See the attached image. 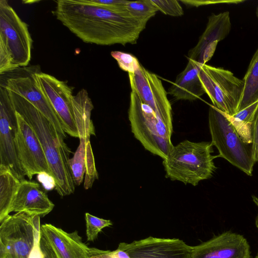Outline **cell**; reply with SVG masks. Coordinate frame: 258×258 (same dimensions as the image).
Here are the masks:
<instances>
[{
    "instance_id": "obj_16",
    "label": "cell",
    "mask_w": 258,
    "mask_h": 258,
    "mask_svg": "<svg viewBox=\"0 0 258 258\" xmlns=\"http://www.w3.org/2000/svg\"><path fill=\"white\" fill-rule=\"evenodd\" d=\"M192 258H251L249 244L242 235L228 231L192 246Z\"/></svg>"
},
{
    "instance_id": "obj_19",
    "label": "cell",
    "mask_w": 258,
    "mask_h": 258,
    "mask_svg": "<svg viewBox=\"0 0 258 258\" xmlns=\"http://www.w3.org/2000/svg\"><path fill=\"white\" fill-rule=\"evenodd\" d=\"M183 71L169 88L168 93L176 100L194 101L206 93L199 77L203 64L188 58Z\"/></svg>"
},
{
    "instance_id": "obj_32",
    "label": "cell",
    "mask_w": 258,
    "mask_h": 258,
    "mask_svg": "<svg viewBox=\"0 0 258 258\" xmlns=\"http://www.w3.org/2000/svg\"><path fill=\"white\" fill-rule=\"evenodd\" d=\"M180 2L182 3H183L184 5L190 6V7H198L199 6H204V5H211V4H215L217 3H238L242 2L243 1H230V2H227V1H194V0H181L180 1Z\"/></svg>"
},
{
    "instance_id": "obj_34",
    "label": "cell",
    "mask_w": 258,
    "mask_h": 258,
    "mask_svg": "<svg viewBox=\"0 0 258 258\" xmlns=\"http://www.w3.org/2000/svg\"><path fill=\"white\" fill-rule=\"evenodd\" d=\"M256 15L258 19V5H257V6L256 9Z\"/></svg>"
},
{
    "instance_id": "obj_31",
    "label": "cell",
    "mask_w": 258,
    "mask_h": 258,
    "mask_svg": "<svg viewBox=\"0 0 258 258\" xmlns=\"http://www.w3.org/2000/svg\"><path fill=\"white\" fill-rule=\"evenodd\" d=\"M251 154L254 163H258V109L253 123L252 131Z\"/></svg>"
},
{
    "instance_id": "obj_29",
    "label": "cell",
    "mask_w": 258,
    "mask_h": 258,
    "mask_svg": "<svg viewBox=\"0 0 258 258\" xmlns=\"http://www.w3.org/2000/svg\"><path fill=\"white\" fill-rule=\"evenodd\" d=\"M40 216L35 217V239L32 249L28 258H43L40 245Z\"/></svg>"
},
{
    "instance_id": "obj_24",
    "label": "cell",
    "mask_w": 258,
    "mask_h": 258,
    "mask_svg": "<svg viewBox=\"0 0 258 258\" xmlns=\"http://www.w3.org/2000/svg\"><path fill=\"white\" fill-rule=\"evenodd\" d=\"M20 181L8 168L0 165V221L10 215V207Z\"/></svg>"
},
{
    "instance_id": "obj_26",
    "label": "cell",
    "mask_w": 258,
    "mask_h": 258,
    "mask_svg": "<svg viewBox=\"0 0 258 258\" xmlns=\"http://www.w3.org/2000/svg\"><path fill=\"white\" fill-rule=\"evenodd\" d=\"M86 235L88 241H94L102 229L112 225L109 220H105L95 217L88 213L85 214Z\"/></svg>"
},
{
    "instance_id": "obj_5",
    "label": "cell",
    "mask_w": 258,
    "mask_h": 258,
    "mask_svg": "<svg viewBox=\"0 0 258 258\" xmlns=\"http://www.w3.org/2000/svg\"><path fill=\"white\" fill-rule=\"evenodd\" d=\"M128 116L136 139L146 150L165 159L174 147L171 140L172 133L133 90L130 94Z\"/></svg>"
},
{
    "instance_id": "obj_2",
    "label": "cell",
    "mask_w": 258,
    "mask_h": 258,
    "mask_svg": "<svg viewBox=\"0 0 258 258\" xmlns=\"http://www.w3.org/2000/svg\"><path fill=\"white\" fill-rule=\"evenodd\" d=\"M9 91L15 110L31 126L40 141L56 191L61 197L73 194L76 185L69 164L71 151L64 142V138L30 102Z\"/></svg>"
},
{
    "instance_id": "obj_9",
    "label": "cell",
    "mask_w": 258,
    "mask_h": 258,
    "mask_svg": "<svg viewBox=\"0 0 258 258\" xmlns=\"http://www.w3.org/2000/svg\"><path fill=\"white\" fill-rule=\"evenodd\" d=\"M40 245L43 258H91L110 251L90 247L77 230L68 233L50 224L41 226Z\"/></svg>"
},
{
    "instance_id": "obj_18",
    "label": "cell",
    "mask_w": 258,
    "mask_h": 258,
    "mask_svg": "<svg viewBox=\"0 0 258 258\" xmlns=\"http://www.w3.org/2000/svg\"><path fill=\"white\" fill-rule=\"evenodd\" d=\"M54 205L46 194L35 181H20L12 201L9 214L23 212L33 216L44 217L53 209Z\"/></svg>"
},
{
    "instance_id": "obj_13",
    "label": "cell",
    "mask_w": 258,
    "mask_h": 258,
    "mask_svg": "<svg viewBox=\"0 0 258 258\" xmlns=\"http://www.w3.org/2000/svg\"><path fill=\"white\" fill-rule=\"evenodd\" d=\"M35 77L41 90L59 117L64 132L71 137L79 138L72 105L73 87L67 82L38 70Z\"/></svg>"
},
{
    "instance_id": "obj_30",
    "label": "cell",
    "mask_w": 258,
    "mask_h": 258,
    "mask_svg": "<svg viewBox=\"0 0 258 258\" xmlns=\"http://www.w3.org/2000/svg\"><path fill=\"white\" fill-rule=\"evenodd\" d=\"M92 1L104 8L113 12L126 11V5L129 1L125 0H92Z\"/></svg>"
},
{
    "instance_id": "obj_21",
    "label": "cell",
    "mask_w": 258,
    "mask_h": 258,
    "mask_svg": "<svg viewBox=\"0 0 258 258\" xmlns=\"http://www.w3.org/2000/svg\"><path fill=\"white\" fill-rule=\"evenodd\" d=\"M72 105L75 120L80 140H90L95 135V129L91 119L93 105L87 91L83 89L74 95Z\"/></svg>"
},
{
    "instance_id": "obj_11",
    "label": "cell",
    "mask_w": 258,
    "mask_h": 258,
    "mask_svg": "<svg viewBox=\"0 0 258 258\" xmlns=\"http://www.w3.org/2000/svg\"><path fill=\"white\" fill-rule=\"evenodd\" d=\"M132 90L149 106L173 132L171 105L161 80L141 65L134 74H128Z\"/></svg>"
},
{
    "instance_id": "obj_6",
    "label": "cell",
    "mask_w": 258,
    "mask_h": 258,
    "mask_svg": "<svg viewBox=\"0 0 258 258\" xmlns=\"http://www.w3.org/2000/svg\"><path fill=\"white\" fill-rule=\"evenodd\" d=\"M208 121L211 142L219 152L218 157L251 176L255 163L251 147L243 141L225 114L213 105L209 108Z\"/></svg>"
},
{
    "instance_id": "obj_10",
    "label": "cell",
    "mask_w": 258,
    "mask_h": 258,
    "mask_svg": "<svg viewBox=\"0 0 258 258\" xmlns=\"http://www.w3.org/2000/svg\"><path fill=\"white\" fill-rule=\"evenodd\" d=\"M17 119L10 92L4 83H0V165L8 168L20 181L26 174L17 155L15 138Z\"/></svg>"
},
{
    "instance_id": "obj_27",
    "label": "cell",
    "mask_w": 258,
    "mask_h": 258,
    "mask_svg": "<svg viewBox=\"0 0 258 258\" xmlns=\"http://www.w3.org/2000/svg\"><path fill=\"white\" fill-rule=\"evenodd\" d=\"M111 55L116 60L120 69L127 72L128 74H134L141 66L138 59L130 53L112 51L111 52Z\"/></svg>"
},
{
    "instance_id": "obj_3",
    "label": "cell",
    "mask_w": 258,
    "mask_h": 258,
    "mask_svg": "<svg viewBox=\"0 0 258 258\" xmlns=\"http://www.w3.org/2000/svg\"><path fill=\"white\" fill-rule=\"evenodd\" d=\"M211 142H194L185 140L174 146L163 160L165 176L185 184L197 185L211 178L216 171Z\"/></svg>"
},
{
    "instance_id": "obj_1",
    "label": "cell",
    "mask_w": 258,
    "mask_h": 258,
    "mask_svg": "<svg viewBox=\"0 0 258 258\" xmlns=\"http://www.w3.org/2000/svg\"><path fill=\"white\" fill-rule=\"evenodd\" d=\"M53 13L83 42L101 45L136 43L148 21L127 11H110L92 0L57 1Z\"/></svg>"
},
{
    "instance_id": "obj_23",
    "label": "cell",
    "mask_w": 258,
    "mask_h": 258,
    "mask_svg": "<svg viewBox=\"0 0 258 258\" xmlns=\"http://www.w3.org/2000/svg\"><path fill=\"white\" fill-rule=\"evenodd\" d=\"M258 109V101L230 116L223 113L246 144L252 143V131Z\"/></svg>"
},
{
    "instance_id": "obj_7",
    "label": "cell",
    "mask_w": 258,
    "mask_h": 258,
    "mask_svg": "<svg viewBox=\"0 0 258 258\" xmlns=\"http://www.w3.org/2000/svg\"><path fill=\"white\" fill-rule=\"evenodd\" d=\"M199 77L215 107L230 116L237 112L243 90L242 80L228 70L206 64L202 66Z\"/></svg>"
},
{
    "instance_id": "obj_25",
    "label": "cell",
    "mask_w": 258,
    "mask_h": 258,
    "mask_svg": "<svg viewBox=\"0 0 258 258\" xmlns=\"http://www.w3.org/2000/svg\"><path fill=\"white\" fill-rule=\"evenodd\" d=\"M127 12L134 17L143 20H149L154 17L158 11L152 0L130 1L126 5Z\"/></svg>"
},
{
    "instance_id": "obj_8",
    "label": "cell",
    "mask_w": 258,
    "mask_h": 258,
    "mask_svg": "<svg viewBox=\"0 0 258 258\" xmlns=\"http://www.w3.org/2000/svg\"><path fill=\"white\" fill-rule=\"evenodd\" d=\"M35 217L18 212L0 221V258H28L34 242Z\"/></svg>"
},
{
    "instance_id": "obj_4",
    "label": "cell",
    "mask_w": 258,
    "mask_h": 258,
    "mask_svg": "<svg viewBox=\"0 0 258 258\" xmlns=\"http://www.w3.org/2000/svg\"><path fill=\"white\" fill-rule=\"evenodd\" d=\"M33 40L28 25L6 0L0 1V74L26 67Z\"/></svg>"
},
{
    "instance_id": "obj_12",
    "label": "cell",
    "mask_w": 258,
    "mask_h": 258,
    "mask_svg": "<svg viewBox=\"0 0 258 258\" xmlns=\"http://www.w3.org/2000/svg\"><path fill=\"white\" fill-rule=\"evenodd\" d=\"M15 144L20 165L31 180L35 174L51 178L49 165L40 141L31 126L16 112Z\"/></svg>"
},
{
    "instance_id": "obj_17",
    "label": "cell",
    "mask_w": 258,
    "mask_h": 258,
    "mask_svg": "<svg viewBox=\"0 0 258 258\" xmlns=\"http://www.w3.org/2000/svg\"><path fill=\"white\" fill-rule=\"evenodd\" d=\"M231 27L229 12L212 14L197 45L188 53V58L205 64L213 56L218 43L229 34Z\"/></svg>"
},
{
    "instance_id": "obj_20",
    "label": "cell",
    "mask_w": 258,
    "mask_h": 258,
    "mask_svg": "<svg viewBox=\"0 0 258 258\" xmlns=\"http://www.w3.org/2000/svg\"><path fill=\"white\" fill-rule=\"evenodd\" d=\"M69 164L76 185H80L85 175L84 187H91L95 179L98 178L94 155L90 140H80L79 145Z\"/></svg>"
},
{
    "instance_id": "obj_15",
    "label": "cell",
    "mask_w": 258,
    "mask_h": 258,
    "mask_svg": "<svg viewBox=\"0 0 258 258\" xmlns=\"http://www.w3.org/2000/svg\"><path fill=\"white\" fill-rule=\"evenodd\" d=\"M127 258H192V246L178 238L149 236L131 243L121 242L117 248Z\"/></svg>"
},
{
    "instance_id": "obj_14",
    "label": "cell",
    "mask_w": 258,
    "mask_h": 258,
    "mask_svg": "<svg viewBox=\"0 0 258 258\" xmlns=\"http://www.w3.org/2000/svg\"><path fill=\"white\" fill-rule=\"evenodd\" d=\"M37 70V68H29L8 77L3 82L9 90L21 95L35 107L64 139L66 133L59 118L38 85L35 77Z\"/></svg>"
},
{
    "instance_id": "obj_35",
    "label": "cell",
    "mask_w": 258,
    "mask_h": 258,
    "mask_svg": "<svg viewBox=\"0 0 258 258\" xmlns=\"http://www.w3.org/2000/svg\"><path fill=\"white\" fill-rule=\"evenodd\" d=\"M255 258H258V252H257V255H256V256H255Z\"/></svg>"
},
{
    "instance_id": "obj_33",
    "label": "cell",
    "mask_w": 258,
    "mask_h": 258,
    "mask_svg": "<svg viewBox=\"0 0 258 258\" xmlns=\"http://www.w3.org/2000/svg\"><path fill=\"white\" fill-rule=\"evenodd\" d=\"M252 198L253 202L258 207V198L254 196H252ZM255 224H256V227L258 229V215L256 218Z\"/></svg>"
},
{
    "instance_id": "obj_22",
    "label": "cell",
    "mask_w": 258,
    "mask_h": 258,
    "mask_svg": "<svg viewBox=\"0 0 258 258\" xmlns=\"http://www.w3.org/2000/svg\"><path fill=\"white\" fill-rule=\"evenodd\" d=\"M242 80L244 82L243 90L237 112L258 101V48Z\"/></svg>"
},
{
    "instance_id": "obj_28",
    "label": "cell",
    "mask_w": 258,
    "mask_h": 258,
    "mask_svg": "<svg viewBox=\"0 0 258 258\" xmlns=\"http://www.w3.org/2000/svg\"><path fill=\"white\" fill-rule=\"evenodd\" d=\"M158 11L171 16H181L183 11L179 1L176 0H152Z\"/></svg>"
}]
</instances>
